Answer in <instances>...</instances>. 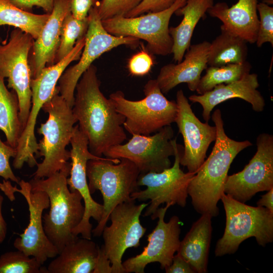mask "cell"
<instances>
[{"label":"cell","mask_w":273,"mask_h":273,"mask_svg":"<svg viewBox=\"0 0 273 273\" xmlns=\"http://www.w3.org/2000/svg\"><path fill=\"white\" fill-rule=\"evenodd\" d=\"M100 86L97 68L92 64L76 85L72 111L79 129L87 138L89 151L102 157L111 147L122 144L127 135L122 126L125 117Z\"/></svg>","instance_id":"6da1fadb"},{"label":"cell","mask_w":273,"mask_h":273,"mask_svg":"<svg viewBox=\"0 0 273 273\" xmlns=\"http://www.w3.org/2000/svg\"><path fill=\"white\" fill-rule=\"evenodd\" d=\"M211 118L216 128L215 144L211 154L190 180L188 194L197 212L215 217L219 214L217 203L224 193L233 161L241 151L252 144L248 140H234L225 134L219 109L214 111Z\"/></svg>","instance_id":"7a4b0ae2"},{"label":"cell","mask_w":273,"mask_h":273,"mask_svg":"<svg viewBox=\"0 0 273 273\" xmlns=\"http://www.w3.org/2000/svg\"><path fill=\"white\" fill-rule=\"evenodd\" d=\"M70 171L61 170L46 179L33 178L29 181L32 191H43L49 196L50 209L43 217V226L59 253L78 238L72 231L80 222L84 212L81 194L77 190L70 191L68 187Z\"/></svg>","instance_id":"3957f363"},{"label":"cell","mask_w":273,"mask_h":273,"mask_svg":"<svg viewBox=\"0 0 273 273\" xmlns=\"http://www.w3.org/2000/svg\"><path fill=\"white\" fill-rule=\"evenodd\" d=\"M49 114L45 123L37 129L43 138L38 143V156H43L37 164L33 178L48 177L61 170L71 169L70 152L66 149L72 135L74 124L77 122L71 108L57 90L41 108Z\"/></svg>","instance_id":"277c9868"},{"label":"cell","mask_w":273,"mask_h":273,"mask_svg":"<svg viewBox=\"0 0 273 273\" xmlns=\"http://www.w3.org/2000/svg\"><path fill=\"white\" fill-rule=\"evenodd\" d=\"M88 186L91 194L101 192L103 199V213L94 236L102 235L111 211L118 205L133 201L131 194L139 190L138 179L141 171L136 165L125 158L92 159L86 165Z\"/></svg>","instance_id":"5b68a950"},{"label":"cell","mask_w":273,"mask_h":273,"mask_svg":"<svg viewBox=\"0 0 273 273\" xmlns=\"http://www.w3.org/2000/svg\"><path fill=\"white\" fill-rule=\"evenodd\" d=\"M145 98L127 99L120 90L112 93L110 99L117 112L125 117L123 127L131 135H150L175 122L176 102L169 101L162 93L156 79H150L143 89Z\"/></svg>","instance_id":"8992f818"},{"label":"cell","mask_w":273,"mask_h":273,"mask_svg":"<svg viewBox=\"0 0 273 273\" xmlns=\"http://www.w3.org/2000/svg\"><path fill=\"white\" fill-rule=\"evenodd\" d=\"M220 200L226 221L224 234L215 246L216 256L235 253L240 245L250 237H254L262 247L272 242L273 212L263 207L248 205L225 193Z\"/></svg>","instance_id":"52a82bcc"},{"label":"cell","mask_w":273,"mask_h":273,"mask_svg":"<svg viewBox=\"0 0 273 273\" xmlns=\"http://www.w3.org/2000/svg\"><path fill=\"white\" fill-rule=\"evenodd\" d=\"M97 5L90 9L87 15L88 27L78 62L66 68L58 82L59 94L72 108L76 85L83 73L95 60L118 46L125 45L134 49L140 44V39L134 37L118 36L109 33L103 26Z\"/></svg>","instance_id":"ba28073f"},{"label":"cell","mask_w":273,"mask_h":273,"mask_svg":"<svg viewBox=\"0 0 273 273\" xmlns=\"http://www.w3.org/2000/svg\"><path fill=\"white\" fill-rule=\"evenodd\" d=\"M187 0H176L168 9L157 12L126 18L115 16L102 20L104 28L115 36H132L147 42V50L151 54L167 56L172 53L173 40L169 31L172 15L183 7Z\"/></svg>","instance_id":"9c48e42d"},{"label":"cell","mask_w":273,"mask_h":273,"mask_svg":"<svg viewBox=\"0 0 273 273\" xmlns=\"http://www.w3.org/2000/svg\"><path fill=\"white\" fill-rule=\"evenodd\" d=\"M34 40L31 35L15 28L8 40L0 41V75L8 78L7 87L17 94L23 130L31 107V78L28 58Z\"/></svg>","instance_id":"30bf717a"},{"label":"cell","mask_w":273,"mask_h":273,"mask_svg":"<svg viewBox=\"0 0 273 273\" xmlns=\"http://www.w3.org/2000/svg\"><path fill=\"white\" fill-rule=\"evenodd\" d=\"M174 149V162L172 166L159 172H149L139 176V187L147 188L132 193L130 197L133 201L150 200L144 216H151L152 218L160 205L164 203L172 206L177 204L182 207L186 205L188 185L195 173H185L180 169V158L184 148L176 142Z\"/></svg>","instance_id":"8fae6325"},{"label":"cell","mask_w":273,"mask_h":273,"mask_svg":"<svg viewBox=\"0 0 273 273\" xmlns=\"http://www.w3.org/2000/svg\"><path fill=\"white\" fill-rule=\"evenodd\" d=\"M21 188L13 187L10 181L3 180L0 189L11 201L15 200L14 193H21L25 198L29 211V223L24 232L19 235L13 243L17 250L27 256L36 258L43 264L49 258H54L59 254L57 248L49 240L42 224V212L50 206L49 198L43 191H32L29 182L20 180Z\"/></svg>","instance_id":"7c38bea8"},{"label":"cell","mask_w":273,"mask_h":273,"mask_svg":"<svg viewBox=\"0 0 273 273\" xmlns=\"http://www.w3.org/2000/svg\"><path fill=\"white\" fill-rule=\"evenodd\" d=\"M149 203L136 205L135 201L124 202L116 206L110 213L111 224L105 226L101 247L110 260L112 273H125L122 258L129 248H137L146 232L141 223L140 216Z\"/></svg>","instance_id":"4fadbf2b"},{"label":"cell","mask_w":273,"mask_h":273,"mask_svg":"<svg viewBox=\"0 0 273 273\" xmlns=\"http://www.w3.org/2000/svg\"><path fill=\"white\" fill-rule=\"evenodd\" d=\"M126 143L111 147L104 155L113 159L125 158L133 162L141 173L159 172L171 166L170 157L174 155L176 142L170 125L152 135L133 134Z\"/></svg>","instance_id":"5bb4252c"},{"label":"cell","mask_w":273,"mask_h":273,"mask_svg":"<svg viewBox=\"0 0 273 273\" xmlns=\"http://www.w3.org/2000/svg\"><path fill=\"white\" fill-rule=\"evenodd\" d=\"M257 151L241 171L228 175L224 193L242 203L256 193L273 188V136L260 134Z\"/></svg>","instance_id":"9a60e30c"},{"label":"cell","mask_w":273,"mask_h":273,"mask_svg":"<svg viewBox=\"0 0 273 273\" xmlns=\"http://www.w3.org/2000/svg\"><path fill=\"white\" fill-rule=\"evenodd\" d=\"M171 206L166 204L165 207L157 210L151 219L158 218V221L155 229L147 236V245L141 253L122 262L125 273H144L147 265L151 263H159L161 269L171 264L179 245L181 231L178 216H172L168 222L164 220L166 212Z\"/></svg>","instance_id":"2e32d148"},{"label":"cell","mask_w":273,"mask_h":273,"mask_svg":"<svg viewBox=\"0 0 273 273\" xmlns=\"http://www.w3.org/2000/svg\"><path fill=\"white\" fill-rule=\"evenodd\" d=\"M70 143L71 145L70 158L71 159L70 177L67 183L70 191H78L84 202V212L79 223L72 231L73 234L82 238L91 239L93 225L90 223L91 217L99 222L103 215L104 208L102 204L95 201L91 196L87 181L86 165L92 159H104L97 156L88 149V141L85 134L79 129L78 125L74 126Z\"/></svg>","instance_id":"e0dca14e"},{"label":"cell","mask_w":273,"mask_h":273,"mask_svg":"<svg viewBox=\"0 0 273 273\" xmlns=\"http://www.w3.org/2000/svg\"><path fill=\"white\" fill-rule=\"evenodd\" d=\"M176 99L178 110L174 122L184 143L180 165L186 167L189 172L196 173L205 160L210 145L215 141L216 128L196 116L183 90L177 92Z\"/></svg>","instance_id":"ac0fdd59"},{"label":"cell","mask_w":273,"mask_h":273,"mask_svg":"<svg viewBox=\"0 0 273 273\" xmlns=\"http://www.w3.org/2000/svg\"><path fill=\"white\" fill-rule=\"evenodd\" d=\"M70 12L69 0H54L53 9L39 36L34 40L28 62L31 79L45 67L54 64L63 20Z\"/></svg>","instance_id":"d6986e66"},{"label":"cell","mask_w":273,"mask_h":273,"mask_svg":"<svg viewBox=\"0 0 273 273\" xmlns=\"http://www.w3.org/2000/svg\"><path fill=\"white\" fill-rule=\"evenodd\" d=\"M209 41H204L191 45L177 64L163 66L156 79L163 94H167L176 85L186 83L192 92L196 91L202 71L207 68Z\"/></svg>","instance_id":"ffe728a7"},{"label":"cell","mask_w":273,"mask_h":273,"mask_svg":"<svg viewBox=\"0 0 273 273\" xmlns=\"http://www.w3.org/2000/svg\"><path fill=\"white\" fill-rule=\"evenodd\" d=\"M259 84L257 75L249 73L241 79L224 84L215 86L211 90L202 95H192L189 100L199 103L203 108L202 116L208 122L212 110L217 105L233 98H240L252 105L257 112L263 111L265 105L264 99L257 88Z\"/></svg>","instance_id":"44dd1931"},{"label":"cell","mask_w":273,"mask_h":273,"mask_svg":"<svg viewBox=\"0 0 273 273\" xmlns=\"http://www.w3.org/2000/svg\"><path fill=\"white\" fill-rule=\"evenodd\" d=\"M257 4V0H238L229 7L225 2H218L207 12L222 22L221 30L254 43L256 41L259 23Z\"/></svg>","instance_id":"7402d4cb"},{"label":"cell","mask_w":273,"mask_h":273,"mask_svg":"<svg viewBox=\"0 0 273 273\" xmlns=\"http://www.w3.org/2000/svg\"><path fill=\"white\" fill-rule=\"evenodd\" d=\"M212 216L201 214L180 241L177 254L186 260L195 272L206 273L212 235Z\"/></svg>","instance_id":"603a6c76"},{"label":"cell","mask_w":273,"mask_h":273,"mask_svg":"<svg viewBox=\"0 0 273 273\" xmlns=\"http://www.w3.org/2000/svg\"><path fill=\"white\" fill-rule=\"evenodd\" d=\"M98 248L90 239L78 237L66 245L50 262L48 273H93Z\"/></svg>","instance_id":"cb8c5ba5"},{"label":"cell","mask_w":273,"mask_h":273,"mask_svg":"<svg viewBox=\"0 0 273 273\" xmlns=\"http://www.w3.org/2000/svg\"><path fill=\"white\" fill-rule=\"evenodd\" d=\"M214 0H187L186 4L175 11L177 16H183L180 23L169 28L173 40L172 54L177 63L180 62L186 51L191 46L195 28L207 10L214 5Z\"/></svg>","instance_id":"d4e9b609"},{"label":"cell","mask_w":273,"mask_h":273,"mask_svg":"<svg viewBox=\"0 0 273 273\" xmlns=\"http://www.w3.org/2000/svg\"><path fill=\"white\" fill-rule=\"evenodd\" d=\"M221 34L210 42L207 64L221 66L245 62L248 55L247 42L241 37L221 30Z\"/></svg>","instance_id":"484cf974"},{"label":"cell","mask_w":273,"mask_h":273,"mask_svg":"<svg viewBox=\"0 0 273 273\" xmlns=\"http://www.w3.org/2000/svg\"><path fill=\"white\" fill-rule=\"evenodd\" d=\"M0 129L5 133L6 143L16 149L23 131L19 119V104L16 93L9 91L0 75Z\"/></svg>","instance_id":"4316f807"},{"label":"cell","mask_w":273,"mask_h":273,"mask_svg":"<svg viewBox=\"0 0 273 273\" xmlns=\"http://www.w3.org/2000/svg\"><path fill=\"white\" fill-rule=\"evenodd\" d=\"M50 14H35L14 5L10 0H0V26H12L28 33L36 39Z\"/></svg>","instance_id":"83f0119b"},{"label":"cell","mask_w":273,"mask_h":273,"mask_svg":"<svg viewBox=\"0 0 273 273\" xmlns=\"http://www.w3.org/2000/svg\"><path fill=\"white\" fill-rule=\"evenodd\" d=\"M252 66L246 61L239 64H230L207 68L205 74L201 77L196 91L198 95L211 90L220 84H228L241 79L250 73Z\"/></svg>","instance_id":"f1b7e54d"},{"label":"cell","mask_w":273,"mask_h":273,"mask_svg":"<svg viewBox=\"0 0 273 273\" xmlns=\"http://www.w3.org/2000/svg\"><path fill=\"white\" fill-rule=\"evenodd\" d=\"M88 24V16L84 19L79 20L75 18L71 12L67 14L63 21L59 46L54 64L69 54L77 41L85 36Z\"/></svg>","instance_id":"f546056e"},{"label":"cell","mask_w":273,"mask_h":273,"mask_svg":"<svg viewBox=\"0 0 273 273\" xmlns=\"http://www.w3.org/2000/svg\"><path fill=\"white\" fill-rule=\"evenodd\" d=\"M41 265L36 258L18 250L0 256V273H48Z\"/></svg>","instance_id":"4dcf8cb0"},{"label":"cell","mask_w":273,"mask_h":273,"mask_svg":"<svg viewBox=\"0 0 273 273\" xmlns=\"http://www.w3.org/2000/svg\"><path fill=\"white\" fill-rule=\"evenodd\" d=\"M143 0H101L97 7L101 20L125 15L138 6Z\"/></svg>","instance_id":"1f68e13d"},{"label":"cell","mask_w":273,"mask_h":273,"mask_svg":"<svg viewBox=\"0 0 273 273\" xmlns=\"http://www.w3.org/2000/svg\"><path fill=\"white\" fill-rule=\"evenodd\" d=\"M257 10L260 20L256 43L261 47L265 42L273 47V8L262 2L258 3Z\"/></svg>","instance_id":"d6a6232c"},{"label":"cell","mask_w":273,"mask_h":273,"mask_svg":"<svg viewBox=\"0 0 273 273\" xmlns=\"http://www.w3.org/2000/svg\"><path fill=\"white\" fill-rule=\"evenodd\" d=\"M154 63L151 54L143 47V49L129 59L127 68L131 75L142 76L150 72Z\"/></svg>","instance_id":"836d02e7"},{"label":"cell","mask_w":273,"mask_h":273,"mask_svg":"<svg viewBox=\"0 0 273 273\" xmlns=\"http://www.w3.org/2000/svg\"><path fill=\"white\" fill-rule=\"evenodd\" d=\"M16 154V149L3 142L0 138V176L18 184L20 180L14 174L9 163L10 158H14Z\"/></svg>","instance_id":"e575fe53"},{"label":"cell","mask_w":273,"mask_h":273,"mask_svg":"<svg viewBox=\"0 0 273 273\" xmlns=\"http://www.w3.org/2000/svg\"><path fill=\"white\" fill-rule=\"evenodd\" d=\"M176 0H143L135 8L125 15L130 18L150 12H157L171 7Z\"/></svg>","instance_id":"d590c367"},{"label":"cell","mask_w":273,"mask_h":273,"mask_svg":"<svg viewBox=\"0 0 273 273\" xmlns=\"http://www.w3.org/2000/svg\"><path fill=\"white\" fill-rule=\"evenodd\" d=\"M98 0H69L70 12L79 20L85 19L90 9L96 6Z\"/></svg>","instance_id":"8d00e7d4"},{"label":"cell","mask_w":273,"mask_h":273,"mask_svg":"<svg viewBox=\"0 0 273 273\" xmlns=\"http://www.w3.org/2000/svg\"><path fill=\"white\" fill-rule=\"evenodd\" d=\"M54 0H10L18 8L28 12H30L33 7H37L42 9L47 13L50 14L53 9Z\"/></svg>","instance_id":"74e56055"},{"label":"cell","mask_w":273,"mask_h":273,"mask_svg":"<svg viewBox=\"0 0 273 273\" xmlns=\"http://www.w3.org/2000/svg\"><path fill=\"white\" fill-rule=\"evenodd\" d=\"M165 270L166 273L195 272L189 263L177 254L174 256L171 264Z\"/></svg>","instance_id":"f35d334b"},{"label":"cell","mask_w":273,"mask_h":273,"mask_svg":"<svg viewBox=\"0 0 273 273\" xmlns=\"http://www.w3.org/2000/svg\"><path fill=\"white\" fill-rule=\"evenodd\" d=\"M93 273H112L110 261L102 247H99L96 265Z\"/></svg>","instance_id":"ab89813d"},{"label":"cell","mask_w":273,"mask_h":273,"mask_svg":"<svg viewBox=\"0 0 273 273\" xmlns=\"http://www.w3.org/2000/svg\"><path fill=\"white\" fill-rule=\"evenodd\" d=\"M273 188L268 190L267 192L261 196V198L257 201V206L263 207L273 212Z\"/></svg>","instance_id":"60d3db41"},{"label":"cell","mask_w":273,"mask_h":273,"mask_svg":"<svg viewBox=\"0 0 273 273\" xmlns=\"http://www.w3.org/2000/svg\"><path fill=\"white\" fill-rule=\"evenodd\" d=\"M4 198L0 194V244L5 240L7 233V225L6 221L3 216L2 208Z\"/></svg>","instance_id":"b9f144b4"},{"label":"cell","mask_w":273,"mask_h":273,"mask_svg":"<svg viewBox=\"0 0 273 273\" xmlns=\"http://www.w3.org/2000/svg\"><path fill=\"white\" fill-rule=\"evenodd\" d=\"M262 3H265L268 5H272L273 0H262Z\"/></svg>","instance_id":"7bdbcfd3"}]
</instances>
